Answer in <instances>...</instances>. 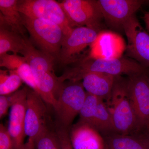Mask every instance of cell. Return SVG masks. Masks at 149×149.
I'll use <instances>...</instances> for the list:
<instances>
[{
  "label": "cell",
  "mask_w": 149,
  "mask_h": 149,
  "mask_svg": "<svg viewBox=\"0 0 149 149\" xmlns=\"http://www.w3.org/2000/svg\"><path fill=\"white\" fill-rule=\"evenodd\" d=\"M21 54L26 59L31 70L39 95L47 104L54 109L59 92L63 83L59 80L54 71V57L35 48L27 39Z\"/></svg>",
  "instance_id": "6da1fadb"
},
{
  "label": "cell",
  "mask_w": 149,
  "mask_h": 149,
  "mask_svg": "<svg viewBox=\"0 0 149 149\" xmlns=\"http://www.w3.org/2000/svg\"><path fill=\"white\" fill-rule=\"evenodd\" d=\"M73 67L67 70L59 80L77 82L82 80L86 74L91 72H101L115 76L129 75L144 72L148 69L134 60L122 57L114 59H95L87 57L78 60Z\"/></svg>",
  "instance_id": "7a4b0ae2"
},
{
  "label": "cell",
  "mask_w": 149,
  "mask_h": 149,
  "mask_svg": "<svg viewBox=\"0 0 149 149\" xmlns=\"http://www.w3.org/2000/svg\"><path fill=\"white\" fill-rule=\"evenodd\" d=\"M116 133L133 135L138 130L135 113L125 87V78H116L109 97L105 101Z\"/></svg>",
  "instance_id": "3957f363"
},
{
  "label": "cell",
  "mask_w": 149,
  "mask_h": 149,
  "mask_svg": "<svg viewBox=\"0 0 149 149\" xmlns=\"http://www.w3.org/2000/svg\"><path fill=\"white\" fill-rule=\"evenodd\" d=\"M22 15L25 29L41 51L58 60L64 34L61 27L52 22Z\"/></svg>",
  "instance_id": "277c9868"
},
{
  "label": "cell",
  "mask_w": 149,
  "mask_h": 149,
  "mask_svg": "<svg viewBox=\"0 0 149 149\" xmlns=\"http://www.w3.org/2000/svg\"><path fill=\"white\" fill-rule=\"evenodd\" d=\"M149 68L125 78V87L137 119L138 130L135 133L149 130Z\"/></svg>",
  "instance_id": "5b68a950"
},
{
  "label": "cell",
  "mask_w": 149,
  "mask_h": 149,
  "mask_svg": "<svg viewBox=\"0 0 149 149\" xmlns=\"http://www.w3.org/2000/svg\"><path fill=\"white\" fill-rule=\"evenodd\" d=\"M86 92L80 81L63 84L59 92L54 110L59 127L69 129L80 113L86 98Z\"/></svg>",
  "instance_id": "8992f818"
},
{
  "label": "cell",
  "mask_w": 149,
  "mask_h": 149,
  "mask_svg": "<svg viewBox=\"0 0 149 149\" xmlns=\"http://www.w3.org/2000/svg\"><path fill=\"white\" fill-rule=\"evenodd\" d=\"M17 8L21 14L32 18L52 22L61 27L64 36L72 29L60 3L54 0L19 1Z\"/></svg>",
  "instance_id": "52a82bcc"
},
{
  "label": "cell",
  "mask_w": 149,
  "mask_h": 149,
  "mask_svg": "<svg viewBox=\"0 0 149 149\" xmlns=\"http://www.w3.org/2000/svg\"><path fill=\"white\" fill-rule=\"evenodd\" d=\"M60 3L72 28L85 25L99 31L103 17L97 1L65 0Z\"/></svg>",
  "instance_id": "ba28073f"
},
{
  "label": "cell",
  "mask_w": 149,
  "mask_h": 149,
  "mask_svg": "<svg viewBox=\"0 0 149 149\" xmlns=\"http://www.w3.org/2000/svg\"><path fill=\"white\" fill-rule=\"evenodd\" d=\"M80 120L96 128L103 136L116 133L111 116L103 99L86 92Z\"/></svg>",
  "instance_id": "9c48e42d"
},
{
  "label": "cell",
  "mask_w": 149,
  "mask_h": 149,
  "mask_svg": "<svg viewBox=\"0 0 149 149\" xmlns=\"http://www.w3.org/2000/svg\"><path fill=\"white\" fill-rule=\"evenodd\" d=\"M97 4L103 18L110 27L123 29L124 24L148 0H97Z\"/></svg>",
  "instance_id": "30bf717a"
},
{
  "label": "cell",
  "mask_w": 149,
  "mask_h": 149,
  "mask_svg": "<svg viewBox=\"0 0 149 149\" xmlns=\"http://www.w3.org/2000/svg\"><path fill=\"white\" fill-rule=\"evenodd\" d=\"M99 32L85 26L72 28L70 33L63 38L59 60L64 64L73 63L77 61L78 55L91 45Z\"/></svg>",
  "instance_id": "8fae6325"
},
{
  "label": "cell",
  "mask_w": 149,
  "mask_h": 149,
  "mask_svg": "<svg viewBox=\"0 0 149 149\" xmlns=\"http://www.w3.org/2000/svg\"><path fill=\"white\" fill-rule=\"evenodd\" d=\"M123 30L128 40L127 54L146 68H149V35L135 15L126 22Z\"/></svg>",
  "instance_id": "7c38bea8"
},
{
  "label": "cell",
  "mask_w": 149,
  "mask_h": 149,
  "mask_svg": "<svg viewBox=\"0 0 149 149\" xmlns=\"http://www.w3.org/2000/svg\"><path fill=\"white\" fill-rule=\"evenodd\" d=\"M45 103L38 93L29 89L27 94L24 123L25 135L29 139L35 141L48 128L47 111Z\"/></svg>",
  "instance_id": "4fadbf2b"
},
{
  "label": "cell",
  "mask_w": 149,
  "mask_h": 149,
  "mask_svg": "<svg viewBox=\"0 0 149 149\" xmlns=\"http://www.w3.org/2000/svg\"><path fill=\"white\" fill-rule=\"evenodd\" d=\"M29 88L24 87L14 93V100L10 107L8 131L13 142L14 149H19L24 145L27 96Z\"/></svg>",
  "instance_id": "5bb4252c"
},
{
  "label": "cell",
  "mask_w": 149,
  "mask_h": 149,
  "mask_svg": "<svg viewBox=\"0 0 149 149\" xmlns=\"http://www.w3.org/2000/svg\"><path fill=\"white\" fill-rule=\"evenodd\" d=\"M126 49L124 40L120 35L111 31H101L90 46L88 57L95 59L119 58Z\"/></svg>",
  "instance_id": "9a60e30c"
},
{
  "label": "cell",
  "mask_w": 149,
  "mask_h": 149,
  "mask_svg": "<svg viewBox=\"0 0 149 149\" xmlns=\"http://www.w3.org/2000/svg\"><path fill=\"white\" fill-rule=\"evenodd\" d=\"M69 137L73 149H105L104 136L86 123L79 121L72 126Z\"/></svg>",
  "instance_id": "2e32d148"
},
{
  "label": "cell",
  "mask_w": 149,
  "mask_h": 149,
  "mask_svg": "<svg viewBox=\"0 0 149 149\" xmlns=\"http://www.w3.org/2000/svg\"><path fill=\"white\" fill-rule=\"evenodd\" d=\"M117 76L101 72H91L82 79L86 92L103 99L105 101L111 94Z\"/></svg>",
  "instance_id": "e0dca14e"
},
{
  "label": "cell",
  "mask_w": 149,
  "mask_h": 149,
  "mask_svg": "<svg viewBox=\"0 0 149 149\" xmlns=\"http://www.w3.org/2000/svg\"><path fill=\"white\" fill-rule=\"evenodd\" d=\"M18 2L17 0H0L1 25H6L10 30L25 37L26 29L17 8Z\"/></svg>",
  "instance_id": "ac0fdd59"
},
{
  "label": "cell",
  "mask_w": 149,
  "mask_h": 149,
  "mask_svg": "<svg viewBox=\"0 0 149 149\" xmlns=\"http://www.w3.org/2000/svg\"><path fill=\"white\" fill-rule=\"evenodd\" d=\"M27 38L10 29L1 26L0 56L12 52L15 54H21L27 42Z\"/></svg>",
  "instance_id": "d6986e66"
},
{
  "label": "cell",
  "mask_w": 149,
  "mask_h": 149,
  "mask_svg": "<svg viewBox=\"0 0 149 149\" xmlns=\"http://www.w3.org/2000/svg\"><path fill=\"white\" fill-rule=\"evenodd\" d=\"M103 136L105 149H146L143 143L134 135L114 133Z\"/></svg>",
  "instance_id": "ffe728a7"
},
{
  "label": "cell",
  "mask_w": 149,
  "mask_h": 149,
  "mask_svg": "<svg viewBox=\"0 0 149 149\" xmlns=\"http://www.w3.org/2000/svg\"><path fill=\"white\" fill-rule=\"evenodd\" d=\"M0 70V95H8L17 91L22 82L16 70Z\"/></svg>",
  "instance_id": "44dd1931"
},
{
  "label": "cell",
  "mask_w": 149,
  "mask_h": 149,
  "mask_svg": "<svg viewBox=\"0 0 149 149\" xmlns=\"http://www.w3.org/2000/svg\"><path fill=\"white\" fill-rule=\"evenodd\" d=\"M36 149H62L57 133L47 128L35 140Z\"/></svg>",
  "instance_id": "7402d4cb"
},
{
  "label": "cell",
  "mask_w": 149,
  "mask_h": 149,
  "mask_svg": "<svg viewBox=\"0 0 149 149\" xmlns=\"http://www.w3.org/2000/svg\"><path fill=\"white\" fill-rule=\"evenodd\" d=\"M27 62L24 57L13 54H5L0 56V66L5 67L10 70H16L22 65Z\"/></svg>",
  "instance_id": "603a6c76"
},
{
  "label": "cell",
  "mask_w": 149,
  "mask_h": 149,
  "mask_svg": "<svg viewBox=\"0 0 149 149\" xmlns=\"http://www.w3.org/2000/svg\"><path fill=\"white\" fill-rule=\"evenodd\" d=\"M16 71L22 81L26 83L31 89L39 95V90L32 70L27 61L22 65Z\"/></svg>",
  "instance_id": "cb8c5ba5"
},
{
  "label": "cell",
  "mask_w": 149,
  "mask_h": 149,
  "mask_svg": "<svg viewBox=\"0 0 149 149\" xmlns=\"http://www.w3.org/2000/svg\"><path fill=\"white\" fill-rule=\"evenodd\" d=\"M0 149H14L13 142L7 128L2 123L0 125Z\"/></svg>",
  "instance_id": "d4e9b609"
},
{
  "label": "cell",
  "mask_w": 149,
  "mask_h": 149,
  "mask_svg": "<svg viewBox=\"0 0 149 149\" xmlns=\"http://www.w3.org/2000/svg\"><path fill=\"white\" fill-rule=\"evenodd\" d=\"M14 100V94L8 95H0V118H2L7 113Z\"/></svg>",
  "instance_id": "484cf974"
},
{
  "label": "cell",
  "mask_w": 149,
  "mask_h": 149,
  "mask_svg": "<svg viewBox=\"0 0 149 149\" xmlns=\"http://www.w3.org/2000/svg\"><path fill=\"white\" fill-rule=\"evenodd\" d=\"M56 133L58 137L62 149H73L70 143L68 129L59 127Z\"/></svg>",
  "instance_id": "4316f807"
},
{
  "label": "cell",
  "mask_w": 149,
  "mask_h": 149,
  "mask_svg": "<svg viewBox=\"0 0 149 149\" xmlns=\"http://www.w3.org/2000/svg\"><path fill=\"white\" fill-rule=\"evenodd\" d=\"M143 143L146 149H149V130L133 134Z\"/></svg>",
  "instance_id": "83f0119b"
},
{
  "label": "cell",
  "mask_w": 149,
  "mask_h": 149,
  "mask_svg": "<svg viewBox=\"0 0 149 149\" xmlns=\"http://www.w3.org/2000/svg\"><path fill=\"white\" fill-rule=\"evenodd\" d=\"M19 149H36L35 140L30 139H28L27 143H24Z\"/></svg>",
  "instance_id": "f1b7e54d"
},
{
  "label": "cell",
  "mask_w": 149,
  "mask_h": 149,
  "mask_svg": "<svg viewBox=\"0 0 149 149\" xmlns=\"http://www.w3.org/2000/svg\"><path fill=\"white\" fill-rule=\"evenodd\" d=\"M144 19L146 26L149 31V11L145 14L144 16Z\"/></svg>",
  "instance_id": "f546056e"
},
{
  "label": "cell",
  "mask_w": 149,
  "mask_h": 149,
  "mask_svg": "<svg viewBox=\"0 0 149 149\" xmlns=\"http://www.w3.org/2000/svg\"><path fill=\"white\" fill-rule=\"evenodd\" d=\"M148 75H149V70H148Z\"/></svg>",
  "instance_id": "4dcf8cb0"
}]
</instances>
